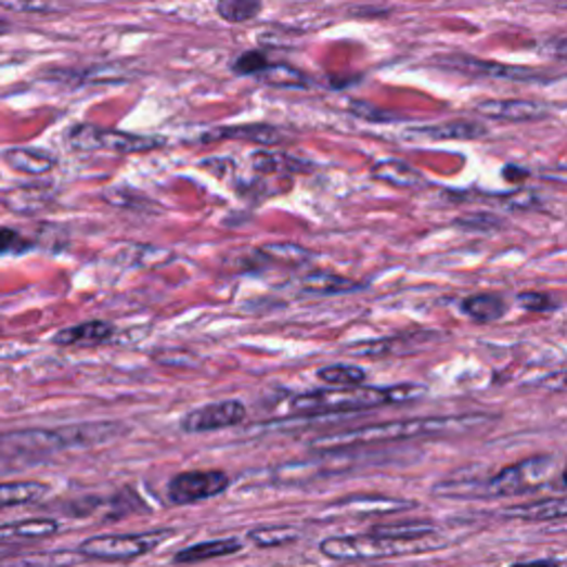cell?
<instances>
[{
	"label": "cell",
	"mask_w": 567,
	"mask_h": 567,
	"mask_svg": "<svg viewBox=\"0 0 567 567\" xmlns=\"http://www.w3.org/2000/svg\"><path fill=\"white\" fill-rule=\"evenodd\" d=\"M490 422L484 415H452V417H412L377 426H364L344 433H328L315 439L318 450H342L359 448L373 443H392L403 439H422V437H443L475 430L477 426Z\"/></svg>",
	"instance_id": "1"
},
{
	"label": "cell",
	"mask_w": 567,
	"mask_h": 567,
	"mask_svg": "<svg viewBox=\"0 0 567 567\" xmlns=\"http://www.w3.org/2000/svg\"><path fill=\"white\" fill-rule=\"evenodd\" d=\"M426 386L422 384H397L388 388H350V390H311L293 395L284 401V415L308 417V415H324V412H350V410H369L390 403H408L417 401L426 395Z\"/></svg>",
	"instance_id": "2"
},
{
	"label": "cell",
	"mask_w": 567,
	"mask_h": 567,
	"mask_svg": "<svg viewBox=\"0 0 567 567\" xmlns=\"http://www.w3.org/2000/svg\"><path fill=\"white\" fill-rule=\"evenodd\" d=\"M556 461L552 454H537L524 459L519 463L499 471L494 477L486 481H461V484H439L435 494H443L448 499H490V497H507V494H524L532 492L547 481H552Z\"/></svg>",
	"instance_id": "3"
},
{
	"label": "cell",
	"mask_w": 567,
	"mask_h": 567,
	"mask_svg": "<svg viewBox=\"0 0 567 567\" xmlns=\"http://www.w3.org/2000/svg\"><path fill=\"white\" fill-rule=\"evenodd\" d=\"M420 541L422 539H392L371 532L362 537H331L320 543V550L333 560H371L422 552L424 545Z\"/></svg>",
	"instance_id": "4"
},
{
	"label": "cell",
	"mask_w": 567,
	"mask_h": 567,
	"mask_svg": "<svg viewBox=\"0 0 567 567\" xmlns=\"http://www.w3.org/2000/svg\"><path fill=\"white\" fill-rule=\"evenodd\" d=\"M171 537V530H153L142 534H102L80 543L78 552L93 560H133L156 550Z\"/></svg>",
	"instance_id": "5"
},
{
	"label": "cell",
	"mask_w": 567,
	"mask_h": 567,
	"mask_svg": "<svg viewBox=\"0 0 567 567\" xmlns=\"http://www.w3.org/2000/svg\"><path fill=\"white\" fill-rule=\"evenodd\" d=\"M67 142L76 151H116V153H140L153 151L165 144V138L158 136H138L114 129H102L95 125H78L69 129Z\"/></svg>",
	"instance_id": "6"
},
{
	"label": "cell",
	"mask_w": 567,
	"mask_h": 567,
	"mask_svg": "<svg viewBox=\"0 0 567 567\" xmlns=\"http://www.w3.org/2000/svg\"><path fill=\"white\" fill-rule=\"evenodd\" d=\"M231 486V479L222 471H191L180 473L169 481V501L178 505H191L220 497Z\"/></svg>",
	"instance_id": "7"
},
{
	"label": "cell",
	"mask_w": 567,
	"mask_h": 567,
	"mask_svg": "<svg viewBox=\"0 0 567 567\" xmlns=\"http://www.w3.org/2000/svg\"><path fill=\"white\" fill-rule=\"evenodd\" d=\"M69 446H78L76 426L63 430H18L0 435L3 454H49Z\"/></svg>",
	"instance_id": "8"
},
{
	"label": "cell",
	"mask_w": 567,
	"mask_h": 567,
	"mask_svg": "<svg viewBox=\"0 0 567 567\" xmlns=\"http://www.w3.org/2000/svg\"><path fill=\"white\" fill-rule=\"evenodd\" d=\"M246 420V405L237 399H224L216 403H206L202 408L191 410L182 420L184 433H211L237 426Z\"/></svg>",
	"instance_id": "9"
},
{
	"label": "cell",
	"mask_w": 567,
	"mask_h": 567,
	"mask_svg": "<svg viewBox=\"0 0 567 567\" xmlns=\"http://www.w3.org/2000/svg\"><path fill=\"white\" fill-rule=\"evenodd\" d=\"M443 67L468 74V76H481V78H497V80H512V82H534L545 80L543 74L528 69V67H510L503 63H490V61H477L471 56H452L443 59Z\"/></svg>",
	"instance_id": "10"
},
{
	"label": "cell",
	"mask_w": 567,
	"mask_h": 567,
	"mask_svg": "<svg viewBox=\"0 0 567 567\" xmlns=\"http://www.w3.org/2000/svg\"><path fill=\"white\" fill-rule=\"evenodd\" d=\"M475 112L486 118L505 123H532L543 120L550 114L547 105L532 100H484L475 105Z\"/></svg>",
	"instance_id": "11"
},
{
	"label": "cell",
	"mask_w": 567,
	"mask_h": 567,
	"mask_svg": "<svg viewBox=\"0 0 567 567\" xmlns=\"http://www.w3.org/2000/svg\"><path fill=\"white\" fill-rule=\"evenodd\" d=\"M248 140V142H257V144H265V146H273L286 140L284 131L273 127V125H242V127H222L211 131L209 136H204L202 140Z\"/></svg>",
	"instance_id": "12"
},
{
	"label": "cell",
	"mask_w": 567,
	"mask_h": 567,
	"mask_svg": "<svg viewBox=\"0 0 567 567\" xmlns=\"http://www.w3.org/2000/svg\"><path fill=\"white\" fill-rule=\"evenodd\" d=\"M505 517L512 519H524V521H552L563 519L567 514V501L563 497L521 503V505H510L503 510Z\"/></svg>",
	"instance_id": "13"
},
{
	"label": "cell",
	"mask_w": 567,
	"mask_h": 567,
	"mask_svg": "<svg viewBox=\"0 0 567 567\" xmlns=\"http://www.w3.org/2000/svg\"><path fill=\"white\" fill-rule=\"evenodd\" d=\"M242 550V541L231 537V539H216V541H204L197 545H189L184 550H180L173 556L176 565H191V563H202V560H209V558H220V556H229V554H237Z\"/></svg>",
	"instance_id": "14"
},
{
	"label": "cell",
	"mask_w": 567,
	"mask_h": 567,
	"mask_svg": "<svg viewBox=\"0 0 567 567\" xmlns=\"http://www.w3.org/2000/svg\"><path fill=\"white\" fill-rule=\"evenodd\" d=\"M112 335H114V326L109 322L93 320V322H85V324L61 331L54 337V344H59V346H93V344H102V342L112 339Z\"/></svg>",
	"instance_id": "15"
},
{
	"label": "cell",
	"mask_w": 567,
	"mask_h": 567,
	"mask_svg": "<svg viewBox=\"0 0 567 567\" xmlns=\"http://www.w3.org/2000/svg\"><path fill=\"white\" fill-rule=\"evenodd\" d=\"M5 163L21 173H29V176H42L47 171H51L56 167V158L51 156V153L42 151V149H10L5 153Z\"/></svg>",
	"instance_id": "16"
},
{
	"label": "cell",
	"mask_w": 567,
	"mask_h": 567,
	"mask_svg": "<svg viewBox=\"0 0 567 567\" xmlns=\"http://www.w3.org/2000/svg\"><path fill=\"white\" fill-rule=\"evenodd\" d=\"M371 176L375 180H382V182H388V184L401 186V189H417L426 182V178L415 167H410L401 160H382L373 167Z\"/></svg>",
	"instance_id": "17"
},
{
	"label": "cell",
	"mask_w": 567,
	"mask_h": 567,
	"mask_svg": "<svg viewBox=\"0 0 567 567\" xmlns=\"http://www.w3.org/2000/svg\"><path fill=\"white\" fill-rule=\"evenodd\" d=\"M461 311L466 313L468 318H473L475 322L490 324V322H497L505 315V301H503V297L492 295V293L473 295V297H466L461 301Z\"/></svg>",
	"instance_id": "18"
},
{
	"label": "cell",
	"mask_w": 567,
	"mask_h": 567,
	"mask_svg": "<svg viewBox=\"0 0 567 567\" xmlns=\"http://www.w3.org/2000/svg\"><path fill=\"white\" fill-rule=\"evenodd\" d=\"M335 510L339 512H355V514H366V512H395V510H408L415 507L412 501H401V499H386V497H346L337 503H333Z\"/></svg>",
	"instance_id": "19"
},
{
	"label": "cell",
	"mask_w": 567,
	"mask_h": 567,
	"mask_svg": "<svg viewBox=\"0 0 567 567\" xmlns=\"http://www.w3.org/2000/svg\"><path fill=\"white\" fill-rule=\"evenodd\" d=\"M59 524L51 519H31L0 526V543H16V541H34L56 534Z\"/></svg>",
	"instance_id": "20"
},
{
	"label": "cell",
	"mask_w": 567,
	"mask_h": 567,
	"mask_svg": "<svg viewBox=\"0 0 567 567\" xmlns=\"http://www.w3.org/2000/svg\"><path fill=\"white\" fill-rule=\"evenodd\" d=\"M410 133H417L430 140H477L486 136V127L473 120H456V123H446V125H435L424 129H412Z\"/></svg>",
	"instance_id": "21"
},
{
	"label": "cell",
	"mask_w": 567,
	"mask_h": 567,
	"mask_svg": "<svg viewBox=\"0 0 567 567\" xmlns=\"http://www.w3.org/2000/svg\"><path fill=\"white\" fill-rule=\"evenodd\" d=\"M49 492V486L40 481H12L0 484V507H14L36 503Z\"/></svg>",
	"instance_id": "22"
},
{
	"label": "cell",
	"mask_w": 567,
	"mask_h": 567,
	"mask_svg": "<svg viewBox=\"0 0 567 567\" xmlns=\"http://www.w3.org/2000/svg\"><path fill=\"white\" fill-rule=\"evenodd\" d=\"M301 286L311 293H320V295H337V293H352L364 288V284H357L348 278L342 275H333V273H311L301 280Z\"/></svg>",
	"instance_id": "23"
},
{
	"label": "cell",
	"mask_w": 567,
	"mask_h": 567,
	"mask_svg": "<svg viewBox=\"0 0 567 567\" xmlns=\"http://www.w3.org/2000/svg\"><path fill=\"white\" fill-rule=\"evenodd\" d=\"M255 78L267 82V85H273V87H284V89H304V87H308V78L299 69H295L291 65H273V63H269Z\"/></svg>",
	"instance_id": "24"
},
{
	"label": "cell",
	"mask_w": 567,
	"mask_h": 567,
	"mask_svg": "<svg viewBox=\"0 0 567 567\" xmlns=\"http://www.w3.org/2000/svg\"><path fill=\"white\" fill-rule=\"evenodd\" d=\"M262 10V0H218L216 12L222 21L240 25L253 21Z\"/></svg>",
	"instance_id": "25"
},
{
	"label": "cell",
	"mask_w": 567,
	"mask_h": 567,
	"mask_svg": "<svg viewBox=\"0 0 567 567\" xmlns=\"http://www.w3.org/2000/svg\"><path fill=\"white\" fill-rule=\"evenodd\" d=\"M318 379L337 388H357L366 382V373L350 364H333L318 371Z\"/></svg>",
	"instance_id": "26"
},
{
	"label": "cell",
	"mask_w": 567,
	"mask_h": 567,
	"mask_svg": "<svg viewBox=\"0 0 567 567\" xmlns=\"http://www.w3.org/2000/svg\"><path fill=\"white\" fill-rule=\"evenodd\" d=\"M262 255H267L269 262L284 265V267H301L306 262H311L313 253L306 250L304 246L297 244H267L260 248Z\"/></svg>",
	"instance_id": "27"
},
{
	"label": "cell",
	"mask_w": 567,
	"mask_h": 567,
	"mask_svg": "<svg viewBox=\"0 0 567 567\" xmlns=\"http://www.w3.org/2000/svg\"><path fill=\"white\" fill-rule=\"evenodd\" d=\"M299 539V532L295 528L286 526H269V528H257L248 532V541L260 545V547H280L295 543Z\"/></svg>",
	"instance_id": "28"
},
{
	"label": "cell",
	"mask_w": 567,
	"mask_h": 567,
	"mask_svg": "<svg viewBox=\"0 0 567 567\" xmlns=\"http://www.w3.org/2000/svg\"><path fill=\"white\" fill-rule=\"evenodd\" d=\"M0 8L21 14H61L67 12V0H0Z\"/></svg>",
	"instance_id": "29"
},
{
	"label": "cell",
	"mask_w": 567,
	"mask_h": 567,
	"mask_svg": "<svg viewBox=\"0 0 567 567\" xmlns=\"http://www.w3.org/2000/svg\"><path fill=\"white\" fill-rule=\"evenodd\" d=\"M373 532L382 534V537H392V539H424V537L433 534L435 528L428 524H401V526H379Z\"/></svg>",
	"instance_id": "30"
},
{
	"label": "cell",
	"mask_w": 567,
	"mask_h": 567,
	"mask_svg": "<svg viewBox=\"0 0 567 567\" xmlns=\"http://www.w3.org/2000/svg\"><path fill=\"white\" fill-rule=\"evenodd\" d=\"M267 65H269V61H267L262 51L253 49V51H244V54L233 63V69L240 76H253L255 78Z\"/></svg>",
	"instance_id": "31"
},
{
	"label": "cell",
	"mask_w": 567,
	"mask_h": 567,
	"mask_svg": "<svg viewBox=\"0 0 567 567\" xmlns=\"http://www.w3.org/2000/svg\"><path fill=\"white\" fill-rule=\"evenodd\" d=\"M517 304L524 306L526 311H532V313H547V311H554V308L558 306V301L547 295V293H521L517 297Z\"/></svg>",
	"instance_id": "32"
},
{
	"label": "cell",
	"mask_w": 567,
	"mask_h": 567,
	"mask_svg": "<svg viewBox=\"0 0 567 567\" xmlns=\"http://www.w3.org/2000/svg\"><path fill=\"white\" fill-rule=\"evenodd\" d=\"M456 224H459L461 229H466V231H481V233L501 229V220H499L497 216H490V214H471V216H463V218L456 220Z\"/></svg>",
	"instance_id": "33"
},
{
	"label": "cell",
	"mask_w": 567,
	"mask_h": 567,
	"mask_svg": "<svg viewBox=\"0 0 567 567\" xmlns=\"http://www.w3.org/2000/svg\"><path fill=\"white\" fill-rule=\"evenodd\" d=\"M31 244L18 233V231H14V229H8V227H3V229H0V255H21V253H25L27 248H29Z\"/></svg>",
	"instance_id": "34"
},
{
	"label": "cell",
	"mask_w": 567,
	"mask_h": 567,
	"mask_svg": "<svg viewBox=\"0 0 567 567\" xmlns=\"http://www.w3.org/2000/svg\"><path fill=\"white\" fill-rule=\"evenodd\" d=\"M350 112H352L357 118H364V120H375V123H388V120H392L390 114L379 112L377 107L366 105V102H352Z\"/></svg>",
	"instance_id": "35"
},
{
	"label": "cell",
	"mask_w": 567,
	"mask_h": 567,
	"mask_svg": "<svg viewBox=\"0 0 567 567\" xmlns=\"http://www.w3.org/2000/svg\"><path fill=\"white\" fill-rule=\"evenodd\" d=\"M510 567H563V565L554 558H541V560H530V563H514Z\"/></svg>",
	"instance_id": "36"
},
{
	"label": "cell",
	"mask_w": 567,
	"mask_h": 567,
	"mask_svg": "<svg viewBox=\"0 0 567 567\" xmlns=\"http://www.w3.org/2000/svg\"><path fill=\"white\" fill-rule=\"evenodd\" d=\"M503 176H505L507 180H524V178H528L530 173H528V171H517V167H505Z\"/></svg>",
	"instance_id": "37"
},
{
	"label": "cell",
	"mask_w": 567,
	"mask_h": 567,
	"mask_svg": "<svg viewBox=\"0 0 567 567\" xmlns=\"http://www.w3.org/2000/svg\"><path fill=\"white\" fill-rule=\"evenodd\" d=\"M10 27H12V25H10V23H8L5 18H0V34H5V31H10Z\"/></svg>",
	"instance_id": "38"
}]
</instances>
